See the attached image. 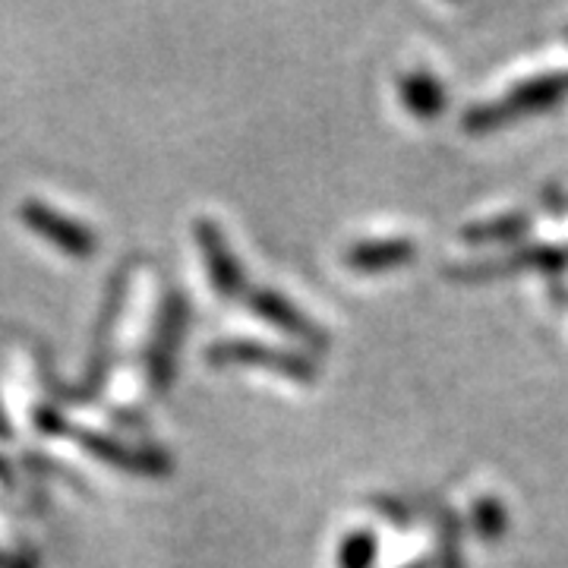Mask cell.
Listing matches in <instances>:
<instances>
[{
  "label": "cell",
  "instance_id": "obj_4",
  "mask_svg": "<svg viewBox=\"0 0 568 568\" xmlns=\"http://www.w3.org/2000/svg\"><path fill=\"white\" fill-rule=\"evenodd\" d=\"M123 291H126L123 275H114L111 291H108V304H104V316H102V323H99V342H95V347H92V357H89V366H85V379H82L77 398H92V395H95V392L104 386V376H108V361H111V338H114V323H118V316H121Z\"/></svg>",
  "mask_w": 568,
  "mask_h": 568
},
{
  "label": "cell",
  "instance_id": "obj_1",
  "mask_svg": "<svg viewBox=\"0 0 568 568\" xmlns=\"http://www.w3.org/2000/svg\"><path fill=\"white\" fill-rule=\"evenodd\" d=\"M20 219L32 234H39L41 241L54 244L73 260H89L95 253V246H99L95 234L85 224L63 215L58 209H51V205L39 203V200H26L20 205Z\"/></svg>",
  "mask_w": 568,
  "mask_h": 568
},
{
  "label": "cell",
  "instance_id": "obj_7",
  "mask_svg": "<svg viewBox=\"0 0 568 568\" xmlns=\"http://www.w3.org/2000/svg\"><path fill=\"white\" fill-rule=\"evenodd\" d=\"M10 568H29V566H22V562H17V566H10Z\"/></svg>",
  "mask_w": 568,
  "mask_h": 568
},
{
  "label": "cell",
  "instance_id": "obj_3",
  "mask_svg": "<svg viewBox=\"0 0 568 568\" xmlns=\"http://www.w3.org/2000/svg\"><path fill=\"white\" fill-rule=\"evenodd\" d=\"M183 316H186V306L183 297H171L164 304L162 316H159V328H155V338L149 345V388L164 392L171 383V366H174V347L181 342Z\"/></svg>",
  "mask_w": 568,
  "mask_h": 568
},
{
  "label": "cell",
  "instance_id": "obj_5",
  "mask_svg": "<svg viewBox=\"0 0 568 568\" xmlns=\"http://www.w3.org/2000/svg\"><path fill=\"white\" fill-rule=\"evenodd\" d=\"M196 237H200L205 256H209V268H212V282H215V287H219L222 294L237 291L241 275H237V265H234V260L227 256V250H224L222 237H219V231H215V224H209V222L196 224Z\"/></svg>",
  "mask_w": 568,
  "mask_h": 568
},
{
  "label": "cell",
  "instance_id": "obj_2",
  "mask_svg": "<svg viewBox=\"0 0 568 568\" xmlns=\"http://www.w3.org/2000/svg\"><path fill=\"white\" fill-rule=\"evenodd\" d=\"M77 443H80L92 458H99L104 465L118 467V470H130V474H162L168 470V458L162 452H145V448H130L118 443L114 436H104L95 429H82L77 426Z\"/></svg>",
  "mask_w": 568,
  "mask_h": 568
},
{
  "label": "cell",
  "instance_id": "obj_6",
  "mask_svg": "<svg viewBox=\"0 0 568 568\" xmlns=\"http://www.w3.org/2000/svg\"><path fill=\"white\" fill-rule=\"evenodd\" d=\"M36 424H39L41 433H48V436H58V433H63V429H67V426H63L61 414H58V410H51L48 405L36 410Z\"/></svg>",
  "mask_w": 568,
  "mask_h": 568
}]
</instances>
